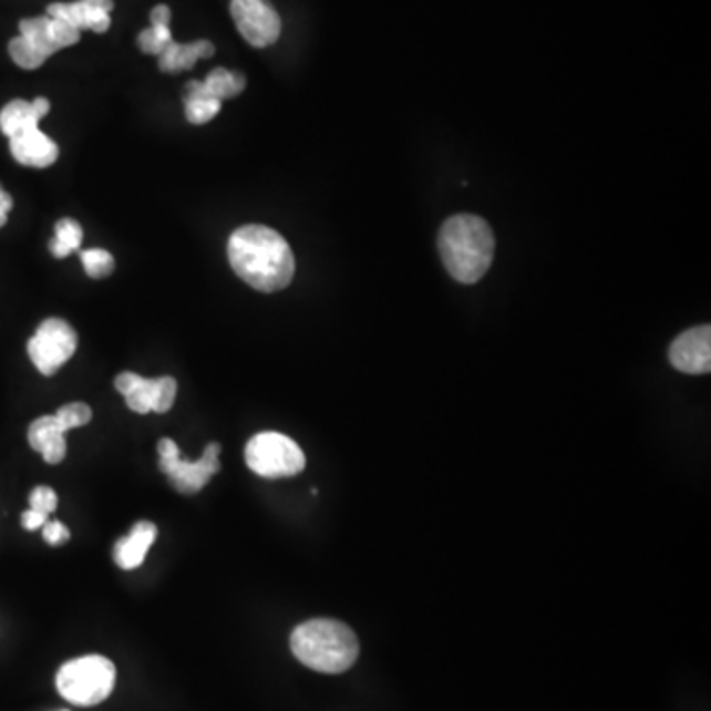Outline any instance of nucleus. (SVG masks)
<instances>
[{"mask_svg": "<svg viewBox=\"0 0 711 711\" xmlns=\"http://www.w3.org/2000/svg\"><path fill=\"white\" fill-rule=\"evenodd\" d=\"M19 30L20 37L27 38L28 42L47 58L62 50L55 38L54 20L50 17L20 20Z\"/></svg>", "mask_w": 711, "mask_h": 711, "instance_id": "nucleus-17", "label": "nucleus"}, {"mask_svg": "<svg viewBox=\"0 0 711 711\" xmlns=\"http://www.w3.org/2000/svg\"><path fill=\"white\" fill-rule=\"evenodd\" d=\"M670 364L690 375L711 372V329L708 324L686 330L670 347Z\"/></svg>", "mask_w": 711, "mask_h": 711, "instance_id": "nucleus-9", "label": "nucleus"}, {"mask_svg": "<svg viewBox=\"0 0 711 711\" xmlns=\"http://www.w3.org/2000/svg\"><path fill=\"white\" fill-rule=\"evenodd\" d=\"M115 678L117 672L113 662L105 657L93 655L65 662L58 672L55 686L68 702L87 708L110 698L115 688Z\"/></svg>", "mask_w": 711, "mask_h": 711, "instance_id": "nucleus-4", "label": "nucleus"}, {"mask_svg": "<svg viewBox=\"0 0 711 711\" xmlns=\"http://www.w3.org/2000/svg\"><path fill=\"white\" fill-rule=\"evenodd\" d=\"M83 269L92 279H105L115 271V259L107 249H83L80 251Z\"/></svg>", "mask_w": 711, "mask_h": 711, "instance_id": "nucleus-19", "label": "nucleus"}, {"mask_svg": "<svg viewBox=\"0 0 711 711\" xmlns=\"http://www.w3.org/2000/svg\"><path fill=\"white\" fill-rule=\"evenodd\" d=\"M47 522V514H40V512L32 511V508L22 514V526H24V528L27 529L42 528V526H44Z\"/></svg>", "mask_w": 711, "mask_h": 711, "instance_id": "nucleus-30", "label": "nucleus"}, {"mask_svg": "<svg viewBox=\"0 0 711 711\" xmlns=\"http://www.w3.org/2000/svg\"><path fill=\"white\" fill-rule=\"evenodd\" d=\"M125 402H127L128 410L135 411V413H141V415L148 413L151 411V380L145 378V382L141 383L135 392L125 395Z\"/></svg>", "mask_w": 711, "mask_h": 711, "instance_id": "nucleus-26", "label": "nucleus"}, {"mask_svg": "<svg viewBox=\"0 0 711 711\" xmlns=\"http://www.w3.org/2000/svg\"><path fill=\"white\" fill-rule=\"evenodd\" d=\"M214 52H216V48L208 40H198V42H190V44H178L173 40L163 50V54L158 55V68H161V72L166 73L186 72V70H192L202 58H212Z\"/></svg>", "mask_w": 711, "mask_h": 711, "instance_id": "nucleus-16", "label": "nucleus"}, {"mask_svg": "<svg viewBox=\"0 0 711 711\" xmlns=\"http://www.w3.org/2000/svg\"><path fill=\"white\" fill-rule=\"evenodd\" d=\"M184 113L192 125H204L218 115L221 110V101L208 100V97H196V100L184 101Z\"/></svg>", "mask_w": 711, "mask_h": 711, "instance_id": "nucleus-23", "label": "nucleus"}, {"mask_svg": "<svg viewBox=\"0 0 711 711\" xmlns=\"http://www.w3.org/2000/svg\"><path fill=\"white\" fill-rule=\"evenodd\" d=\"M171 19L173 12L166 4H156L155 9L151 10V27H171Z\"/></svg>", "mask_w": 711, "mask_h": 711, "instance_id": "nucleus-29", "label": "nucleus"}, {"mask_svg": "<svg viewBox=\"0 0 711 711\" xmlns=\"http://www.w3.org/2000/svg\"><path fill=\"white\" fill-rule=\"evenodd\" d=\"M295 658L310 670L322 674H342L352 668L360 655L354 630L334 619H312L292 630Z\"/></svg>", "mask_w": 711, "mask_h": 711, "instance_id": "nucleus-3", "label": "nucleus"}, {"mask_svg": "<svg viewBox=\"0 0 711 711\" xmlns=\"http://www.w3.org/2000/svg\"><path fill=\"white\" fill-rule=\"evenodd\" d=\"M231 269L256 291L277 292L295 277V256L279 231L249 224L237 228L228 244Z\"/></svg>", "mask_w": 711, "mask_h": 711, "instance_id": "nucleus-1", "label": "nucleus"}, {"mask_svg": "<svg viewBox=\"0 0 711 711\" xmlns=\"http://www.w3.org/2000/svg\"><path fill=\"white\" fill-rule=\"evenodd\" d=\"M78 334L70 322L47 319L38 327L37 334L28 340V356L38 372L54 375L75 354Z\"/></svg>", "mask_w": 711, "mask_h": 711, "instance_id": "nucleus-7", "label": "nucleus"}, {"mask_svg": "<svg viewBox=\"0 0 711 711\" xmlns=\"http://www.w3.org/2000/svg\"><path fill=\"white\" fill-rule=\"evenodd\" d=\"M176 392H178V385H176V380L171 375L151 380V411L166 413L173 408Z\"/></svg>", "mask_w": 711, "mask_h": 711, "instance_id": "nucleus-21", "label": "nucleus"}, {"mask_svg": "<svg viewBox=\"0 0 711 711\" xmlns=\"http://www.w3.org/2000/svg\"><path fill=\"white\" fill-rule=\"evenodd\" d=\"M229 12L237 32L254 48L274 47L281 37V17L269 0H231Z\"/></svg>", "mask_w": 711, "mask_h": 711, "instance_id": "nucleus-8", "label": "nucleus"}, {"mask_svg": "<svg viewBox=\"0 0 711 711\" xmlns=\"http://www.w3.org/2000/svg\"><path fill=\"white\" fill-rule=\"evenodd\" d=\"M42 528H44V539L50 546H62L70 539V529L65 528L62 522H47Z\"/></svg>", "mask_w": 711, "mask_h": 711, "instance_id": "nucleus-27", "label": "nucleus"}, {"mask_svg": "<svg viewBox=\"0 0 711 711\" xmlns=\"http://www.w3.org/2000/svg\"><path fill=\"white\" fill-rule=\"evenodd\" d=\"M173 42V32L171 27H151L145 28L137 38L141 52L151 55H161L168 44Z\"/></svg>", "mask_w": 711, "mask_h": 711, "instance_id": "nucleus-22", "label": "nucleus"}, {"mask_svg": "<svg viewBox=\"0 0 711 711\" xmlns=\"http://www.w3.org/2000/svg\"><path fill=\"white\" fill-rule=\"evenodd\" d=\"M9 54L12 58V62L22 68V70H38L48 60L47 55L40 54L37 48L32 47L27 38L22 37L10 40Z\"/></svg>", "mask_w": 711, "mask_h": 711, "instance_id": "nucleus-20", "label": "nucleus"}, {"mask_svg": "<svg viewBox=\"0 0 711 711\" xmlns=\"http://www.w3.org/2000/svg\"><path fill=\"white\" fill-rule=\"evenodd\" d=\"M10 153L14 161L30 168H48L54 165L60 156V148L52 138L44 135L40 128H28L10 137Z\"/></svg>", "mask_w": 711, "mask_h": 711, "instance_id": "nucleus-11", "label": "nucleus"}, {"mask_svg": "<svg viewBox=\"0 0 711 711\" xmlns=\"http://www.w3.org/2000/svg\"><path fill=\"white\" fill-rule=\"evenodd\" d=\"M12 204H14L12 196H10L9 192L4 190L2 184H0V228L7 226L9 212L12 210Z\"/></svg>", "mask_w": 711, "mask_h": 711, "instance_id": "nucleus-31", "label": "nucleus"}, {"mask_svg": "<svg viewBox=\"0 0 711 711\" xmlns=\"http://www.w3.org/2000/svg\"><path fill=\"white\" fill-rule=\"evenodd\" d=\"M143 382H145V378L125 372V374H118L117 378H115V388H117L118 393L127 395V393L135 392Z\"/></svg>", "mask_w": 711, "mask_h": 711, "instance_id": "nucleus-28", "label": "nucleus"}, {"mask_svg": "<svg viewBox=\"0 0 711 711\" xmlns=\"http://www.w3.org/2000/svg\"><path fill=\"white\" fill-rule=\"evenodd\" d=\"M246 90V75L239 72H229L226 68H216L208 73L204 82L186 83L184 87V101L196 100V97H208V100L226 101L237 97Z\"/></svg>", "mask_w": 711, "mask_h": 711, "instance_id": "nucleus-12", "label": "nucleus"}, {"mask_svg": "<svg viewBox=\"0 0 711 711\" xmlns=\"http://www.w3.org/2000/svg\"><path fill=\"white\" fill-rule=\"evenodd\" d=\"M218 443H210L204 455L188 463L181 456L173 439H161L158 441V466L168 476V481L181 494H198L206 484L210 483L212 476L219 471Z\"/></svg>", "mask_w": 711, "mask_h": 711, "instance_id": "nucleus-6", "label": "nucleus"}, {"mask_svg": "<svg viewBox=\"0 0 711 711\" xmlns=\"http://www.w3.org/2000/svg\"><path fill=\"white\" fill-rule=\"evenodd\" d=\"M50 111V101L47 97H37L34 101L14 100L0 110V131L7 137H14L28 128L40 125L42 117Z\"/></svg>", "mask_w": 711, "mask_h": 711, "instance_id": "nucleus-14", "label": "nucleus"}, {"mask_svg": "<svg viewBox=\"0 0 711 711\" xmlns=\"http://www.w3.org/2000/svg\"><path fill=\"white\" fill-rule=\"evenodd\" d=\"M65 431L55 415H44L40 420L32 421L28 429V443L30 447L42 453L48 465H60L64 461L65 451Z\"/></svg>", "mask_w": 711, "mask_h": 711, "instance_id": "nucleus-13", "label": "nucleus"}, {"mask_svg": "<svg viewBox=\"0 0 711 711\" xmlns=\"http://www.w3.org/2000/svg\"><path fill=\"white\" fill-rule=\"evenodd\" d=\"M83 241V228L72 218H62L55 224V237L50 241V251L55 259L72 256L80 251Z\"/></svg>", "mask_w": 711, "mask_h": 711, "instance_id": "nucleus-18", "label": "nucleus"}, {"mask_svg": "<svg viewBox=\"0 0 711 711\" xmlns=\"http://www.w3.org/2000/svg\"><path fill=\"white\" fill-rule=\"evenodd\" d=\"M92 408L87 403H68L64 408H60L55 413V420L60 421V425L64 427L65 433L70 429L83 427L92 421Z\"/></svg>", "mask_w": 711, "mask_h": 711, "instance_id": "nucleus-24", "label": "nucleus"}, {"mask_svg": "<svg viewBox=\"0 0 711 711\" xmlns=\"http://www.w3.org/2000/svg\"><path fill=\"white\" fill-rule=\"evenodd\" d=\"M246 463L264 478H289L305 471L307 458L292 439L267 431L249 439Z\"/></svg>", "mask_w": 711, "mask_h": 711, "instance_id": "nucleus-5", "label": "nucleus"}, {"mask_svg": "<svg viewBox=\"0 0 711 711\" xmlns=\"http://www.w3.org/2000/svg\"><path fill=\"white\" fill-rule=\"evenodd\" d=\"M30 508H32V511L40 512V514H47V516H50V514L58 508V496H55L52 488H48V486H38V488H34L32 494H30Z\"/></svg>", "mask_w": 711, "mask_h": 711, "instance_id": "nucleus-25", "label": "nucleus"}, {"mask_svg": "<svg viewBox=\"0 0 711 711\" xmlns=\"http://www.w3.org/2000/svg\"><path fill=\"white\" fill-rule=\"evenodd\" d=\"M156 526L153 522L141 521L131 529V534L121 538L113 549V559L121 569H135L145 561L148 547L155 544Z\"/></svg>", "mask_w": 711, "mask_h": 711, "instance_id": "nucleus-15", "label": "nucleus"}, {"mask_svg": "<svg viewBox=\"0 0 711 711\" xmlns=\"http://www.w3.org/2000/svg\"><path fill=\"white\" fill-rule=\"evenodd\" d=\"M494 234L478 216L458 214L439 231V251L449 275L463 285L481 281L494 259Z\"/></svg>", "mask_w": 711, "mask_h": 711, "instance_id": "nucleus-2", "label": "nucleus"}, {"mask_svg": "<svg viewBox=\"0 0 711 711\" xmlns=\"http://www.w3.org/2000/svg\"><path fill=\"white\" fill-rule=\"evenodd\" d=\"M115 9L113 0H75V2H52L47 9L50 19L64 20L73 28L92 30L97 34L107 32L111 27V10Z\"/></svg>", "mask_w": 711, "mask_h": 711, "instance_id": "nucleus-10", "label": "nucleus"}]
</instances>
